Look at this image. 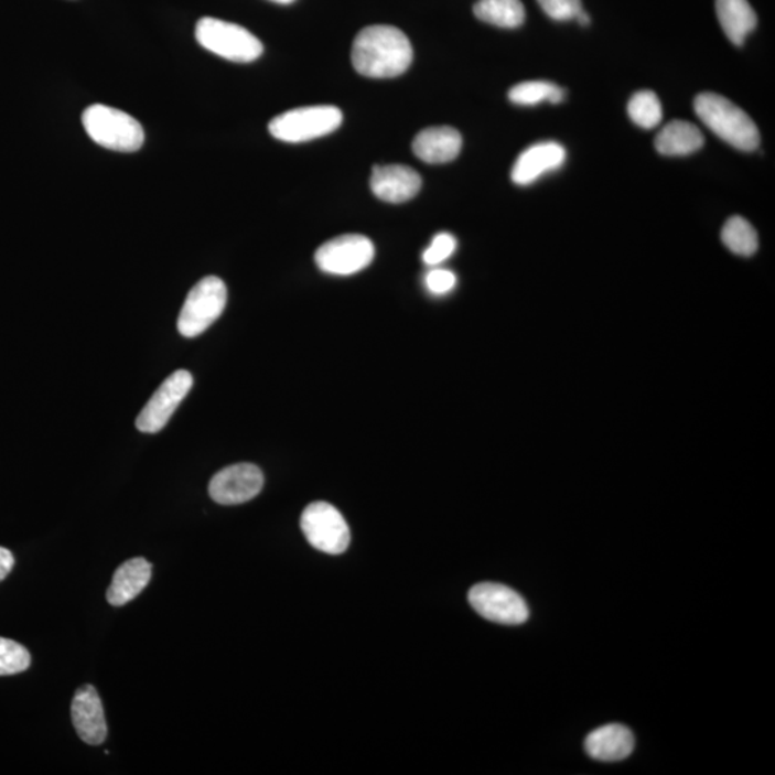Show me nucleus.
Instances as JSON below:
<instances>
[{
	"label": "nucleus",
	"instance_id": "obj_1",
	"mask_svg": "<svg viewBox=\"0 0 775 775\" xmlns=\"http://www.w3.org/2000/svg\"><path fill=\"white\" fill-rule=\"evenodd\" d=\"M412 58L410 40L396 26L364 28L352 45V64L368 78H396L410 68Z\"/></svg>",
	"mask_w": 775,
	"mask_h": 775
},
{
	"label": "nucleus",
	"instance_id": "obj_2",
	"mask_svg": "<svg viewBox=\"0 0 775 775\" xmlns=\"http://www.w3.org/2000/svg\"><path fill=\"white\" fill-rule=\"evenodd\" d=\"M693 108L698 118L722 141L741 151H754L760 146V131L749 114L721 95H698Z\"/></svg>",
	"mask_w": 775,
	"mask_h": 775
},
{
	"label": "nucleus",
	"instance_id": "obj_3",
	"mask_svg": "<svg viewBox=\"0 0 775 775\" xmlns=\"http://www.w3.org/2000/svg\"><path fill=\"white\" fill-rule=\"evenodd\" d=\"M83 126L89 138L104 149L136 152L144 144L141 123L121 109L95 104L85 109Z\"/></svg>",
	"mask_w": 775,
	"mask_h": 775
},
{
	"label": "nucleus",
	"instance_id": "obj_4",
	"mask_svg": "<svg viewBox=\"0 0 775 775\" xmlns=\"http://www.w3.org/2000/svg\"><path fill=\"white\" fill-rule=\"evenodd\" d=\"M196 40L222 58L232 62H254L263 54V45L254 33L236 23L216 18H202L196 26Z\"/></svg>",
	"mask_w": 775,
	"mask_h": 775
},
{
	"label": "nucleus",
	"instance_id": "obj_5",
	"mask_svg": "<svg viewBox=\"0 0 775 775\" xmlns=\"http://www.w3.org/2000/svg\"><path fill=\"white\" fill-rule=\"evenodd\" d=\"M344 121L341 109L332 106H315L290 109L269 123L276 140L283 142L312 141L331 134Z\"/></svg>",
	"mask_w": 775,
	"mask_h": 775
},
{
	"label": "nucleus",
	"instance_id": "obj_6",
	"mask_svg": "<svg viewBox=\"0 0 775 775\" xmlns=\"http://www.w3.org/2000/svg\"><path fill=\"white\" fill-rule=\"evenodd\" d=\"M227 288L216 276H207L190 290L180 312L177 327L184 337L204 334L225 312Z\"/></svg>",
	"mask_w": 775,
	"mask_h": 775
},
{
	"label": "nucleus",
	"instance_id": "obj_7",
	"mask_svg": "<svg viewBox=\"0 0 775 775\" xmlns=\"http://www.w3.org/2000/svg\"><path fill=\"white\" fill-rule=\"evenodd\" d=\"M301 527L309 543L323 553L341 555L349 548L348 523L330 503L309 504L302 513Z\"/></svg>",
	"mask_w": 775,
	"mask_h": 775
},
{
	"label": "nucleus",
	"instance_id": "obj_8",
	"mask_svg": "<svg viewBox=\"0 0 775 775\" xmlns=\"http://www.w3.org/2000/svg\"><path fill=\"white\" fill-rule=\"evenodd\" d=\"M470 605L484 620L500 625H521L529 620V606L516 591L500 583H478L469 593Z\"/></svg>",
	"mask_w": 775,
	"mask_h": 775
},
{
	"label": "nucleus",
	"instance_id": "obj_9",
	"mask_svg": "<svg viewBox=\"0 0 775 775\" xmlns=\"http://www.w3.org/2000/svg\"><path fill=\"white\" fill-rule=\"evenodd\" d=\"M375 258V247L363 235L335 237L316 250L317 268L327 275L351 276L368 268Z\"/></svg>",
	"mask_w": 775,
	"mask_h": 775
},
{
	"label": "nucleus",
	"instance_id": "obj_10",
	"mask_svg": "<svg viewBox=\"0 0 775 775\" xmlns=\"http://www.w3.org/2000/svg\"><path fill=\"white\" fill-rule=\"evenodd\" d=\"M193 383V375L189 370L180 369L171 374L137 417L138 430L146 434H155L163 430L180 403L192 391Z\"/></svg>",
	"mask_w": 775,
	"mask_h": 775
},
{
	"label": "nucleus",
	"instance_id": "obj_11",
	"mask_svg": "<svg viewBox=\"0 0 775 775\" xmlns=\"http://www.w3.org/2000/svg\"><path fill=\"white\" fill-rule=\"evenodd\" d=\"M263 484V473L258 465L235 464L214 475L208 486V494L222 506H237L258 496Z\"/></svg>",
	"mask_w": 775,
	"mask_h": 775
},
{
	"label": "nucleus",
	"instance_id": "obj_12",
	"mask_svg": "<svg viewBox=\"0 0 775 775\" xmlns=\"http://www.w3.org/2000/svg\"><path fill=\"white\" fill-rule=\"evenodd\" d=\"M73 722L79 739L89 745H101L107 739L108 729L101 698L92 685L76 691L71 707Z\"/></svg>",
	"mask_w": 775,
	"mask_h": 775
},
{
	"label": "nucleus",
	"instance_id": "obj_13",
	"mask_svg": "<svg viewBox=\"0 0 775 775\" xmlns=\"http://www.w3.org/2000/svg\"><path fill=\"white\" fill-rule=\"evenodd\" d=\"M421 175L407 165H377L370 175V190L383 202L406 203L420 193Z\"/></svg>",
	"mask_w": 775,
	"mask_h": 775
},
{
	"label": "nucleus",
	"instance_id": "obj_14",
	"mask_svg": "<svg viewBox=\"0 0 775 775\" xmlns=\"http://www.w3.org/2000/svg\"><path fill=\"white\" fill-rule=\"evenodd\" d=\"M564 161L566 150L559 142H537L523 151L513 165V183L530 185L537 182L541 175L562 168Z\"/></svg>",
	"mask_w": 775,
	"mask_h": 775
},
{
	"label": "nucleus",
	"instance_id": "obj_15",
	"mask_svg": "<svg viewBox=\"0 0 775 775\" xmlns=\"http://www.w3.org/2000/svg\"><path fill=\"white\" fill-rule=\"evenodd\" d=\"M461 147L463 138L451 127L427 128L412 142L413 154L428 164L450 163L459 157Z\"/></svg>",
	"mask_w": 775,
	"mask_h": 775
},
{
	"label": "nucleus",
	"instance_id": "obj_16",
	"mask_svg": "<svg viewBox=\"0 0 775 775\" xmlns=\"http://www.w3.org/2000/svg\"><path fill=\"white\" fill-rule=\"evenodd\" d=\"M635 739L622 724H607L594 730L584 741V750L593 760L615 763L634 753Z\"/></svg>",
	"mask_w": 775,
	"mask_h": 775
},
{
	"label": "nucleus",
	"instance_id": "obj_17",
	"mask_svg": "<svg viewBox=\"0 0 775 775\" xmlns=\"http://www.w3.org/2000/svg\"><path fill=\"white\" fill-rule=\"evenodd\" d=\"M151 573V564L146 559L137 558L121 564L108 588L109 605L123 606L134 601L150 583Z\"/></svg>",
	"mask_w": 775,
	"mask_h": 775
},
{
	"label": "nucleus",
	"instance_id": "obj_18",
	"mask_svg": "<svg viewBox=\"0 0 775 775\" xmlns=\"http://www.w3.org/2000/svg\"><path fill=\"white\" fill-rule=\"evenodd\" d=\"M718 21L732 44L743 46L757 26V15L749 0H715Z\"/></svg>",
	"mask_w": 775,
	"mask_h": 775
},
{
	"label": "nucleus",
	"instance_id": "obj_19",
	"mask_svg": "<svg viewBox=\"0 0 775 775\" xmlns=\"http://www.w3.org/2000/svg\"><path fill=\"white\" fill-rule=\"evenodd\" d=\"M703 141L700 128L688 121L674 120L656 137L655 147L663 155H689L702 149Z\"/></svg>",
	"mask_w": 775,
	"mask_h": 775
},
{
	"label": "nucleus",
	"instance_id": "obj_20",
	"mask_svg": "<svg viewBox=\"0 0 775 775\" xmlns=\"http://www.w3.org/2000/svg\"><path fill=\"white\" fill-rule=\"evenodd\" d=\"M474 15L489 25L515 30L525 23L526 11L520 0H478Z\"/></svg>",
	"mask_w": 775,
	"mask_h": 775
},
{
	"label": "nucleus",
	"instance_id": "obj_21",
	"mask_svg": "<svg viewBox=\"0 0 775 775\" xmlns=\"http://www.w3.org/2000/svg\"><path fill=\"white\" fill-rule=\"evenodd\" d=\"M508 99L516 106L531 107L540 103L560 104L564 99V92L559 85L548 80H527L515 85L508 93Z\"/></svg>",
	"mask_w": 775,
	"mask_h": 775
},
{
	"label": "nucleus",
	"instance_id": "obj_22",
	"mask_svg": "<svg viewBox=\"0 0 775 775\" xmlns=\"http://www.w3.org/2000/svg\"><path fill=\"white\" fill-rule=\"evenodd\" d=\"M721 239L732 254L743 256V258H750L758 249L757 232L745 218L740 216L731 217L725 223Z\"/></svg>",
	"mask_w": 775,
	"mask_h": 775
},
{
	"label": "nucleus",
	"instance_id": "obj_23",
	"mask_svg": "<svg viewBox=\"0 0 775 775\" xmlns=\"http://www.w3.org/2000/svg\"><path fill=\"white\" fill-rule=\"evenodd\" d=\"M631 120L645 130H653L663 121V106L653 92L636 93L627 104Z\"/></svg>",
	"mask_w": 775,
	"mask_h": 775
},
{
	"label": "nucleus",
	"instance_id": "obj_24",
	"mask_svg": "<svg viewBox=\"0 0 775 775\" xmlns=\"http://www.w3.org/2000/svg\"><path fill=\"white\" fill-rule=\"evenodd\" d=\"M31 654L15 641L0 638V677L17 675L30 668Z\"/></svg>",
	"mask_w": 775,
	"mask_h": 775
},
{
	"label": "nucleus",
	"instance_id": "obj_25",
	"mask_svg": "<svg viewBox=\"0 0 775 775\" xmlns=\"http://www.w3.org/2000/svg\"><path fill=\"white\" fill-rule=\"evenodd\" d=\"M455 249V237L450 235V233H439L432 239L431 245L427 247L422 259H424L426 265L434 268V266H439L442 261L450 259L454 255Z\"/></svg>",
	"mask_w": 775,
	"mask_h": 775
},
{
	"label": "nucleus",
	"instance_id": "obj_26",
	"mask_svg": "<svg viewBox=\"0 0 775 775\" xmlns=\"http://www.w3.org/2000/svg\"><path fill=\"white\" fill-rule=\"evenodd\" d=\"M546 15L555 21H572L583 11L582 0H537Z\"/></svg>",
	"mask_w": 775,
	"mask_h": 775
},
{
	"label": "nucleus",
	"instance_id": "obj_27",
	"mask_svg": "<svg viewBox=\"0 0 775 775\" xmlns=\"http://www.w3.org/2000/svg\"><path fill=\"white\" fill-rule=\"evenodd\" d=\"M456 276L446 269H432L426 276V287L432 294L450 293L455 288Z\"/></svg>",
	"mask_w": 775,
	"mask_h": 775
},
{
	"label": "nucleus",
	"instance_id": "obj_28",
	"mask_svg": "<svg viewBox=\"0 0 775 775\" xmlns=\"http://www.w3.org/2000/svg\"><path fill=\"white\" fill-rule=\"evenodd\" d=\"M13 566H15V558H13L11 551L0 548V582L8 578V574L12 572Z\"/></svg>",
	"mask_w": 775,
	"mask_h": 775
},
{
	"label": "nucleus",
	"instance_id": "obj_29",
	"mask_svg": "<svg viewBox=\"0 0 775 775\" xmlns=\"http://www.w3.org/2000/svg\"><path fill=\"white\" fill-rule=\"evenodd\" d=\"M577 21L580 23V25L586 26L589 23H591V17L588 15V13H584L583 11L579 13Z\"/></svg>",
	"mask_w": 775,
	"mask_h": 775
},
{
	"label": "nucleus",
	"instance_id": "obj_30",
	"mask_svg": "<svg viewBox=\"0 0 775 775\" xmlns=\"http://www.w3.org/2000/svg\"><path fill=\"white\" fill-rule=\"evenodd\" d=\"M272 2L280 3V4H290V3H293L294 0H272Z\"/></svg>",
	"mask_w": 775,
	"mask_h": 775
}]
</instances>
